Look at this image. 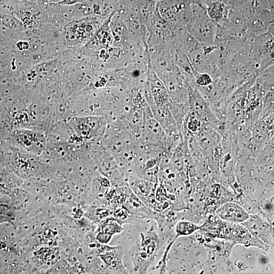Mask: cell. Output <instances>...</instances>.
Instances as JSON below:
<instances>
[{"mask_svg":"<svg viewBox=\"0 0 274 274\" xmlns=\"http://www.w3.org/2000/svg\"><path fill=\"white\" fill-rule=\"evenodd\" d=\"M164 85L173 101L188 104V83L179 73L156 74Z\"/></svg>","mask_w":274,"mask_h":274,"instance_id":"7a4b0ae2","label":"cell"},{"mask_svg":"<svg viewBox=\"0 0 274 274\" xmlns=\"http://www.w3.org/2000/svg\"><path fill=\"white\" fill-rule=\"evenodd\" d=\"M187 5H194L197 6L200 8L206 11L205 4H204L203 0H182Z\"/></svg>","mask_w":274,"mask_h":274,"instance_id":"4fadbf2b","label":"cell"},{"mask_svg":"<svg viewBox=\"0 0 274 274\" xmlns=\"http://www.w3.org/2000/svg\"><path fill=\"white\" fill-rule=\"evenodd\" d=\"M57 252L55 249L44 248L37 251L35 254L38 258L46 261L53 256H55Z\"/></svg>","mask_w":274,"mask_h":274,"instance_id":"30bf717a","label":"cell"},{"mask_svg":"<svg viewBox=\"0 0 274 274\" xmlns=\"http://www.w3.org/2000/svg\"><path fill=\"white\" fill-rule=\"evenodd\" d=\"M115 219H125L128 216L127 211L122 208L116 210L114 212Z\"/></svg>","mask_w":274,"mask_h":274,"instance_id":"5bb4252c","label":"cell"},{"mask_svg":"<svg viewBox=\"0 0 274 274\" xmlns=\"http://www.w3.org/2000/svg\"><path fill=\"white\" fill-rule=\"evenodd\" d=\"M123 230L121 224L116 219L109 218L101 223L99 231L108 233L112 235L120 233Z\"/></svg>","mask_w":274,"mask_h":274,"instance_id":"ba28073f","label":"cell"},{"mask_svg":"<svg viewBox=\"0 0 274 274\" xmlns=\"http://www.w3.org/2000/svg\"><path fill=\"white\" fill-rule=\"evenodd\" d=\"M64 2L66 4H73L78 2V0H65Z\"/></svg>","mask_w":274,"mask_h":274,"instance_id":"9a60e30c","label":"cell"},{"mask_svg":"<svg viewBox=\"0 0 274 274\" xmlns=\"http://www.w3.org/2000/svg\"><path fill=\"white\" fill-rule=\"evenodd\" d=\"M159 1V0H158Z\"/></svg>","mask_w":274,"mask_h":274,"instance_id":"2e32d148","label":"cell"},{"mask_svg":"<svg viewBox=\"0 0 274 274\" xmlns=\"http://www.w3.org/2000/svg\"><path fill=\"white\" fill-rule=\"evenodd\" d=\"M191 67L195 82L200 87H206L213 83L211 76L207 73H199L195 71L191 64Z\"/></svg>","mask_w":274,"mask_h":274,"instance_id":"9c48e42d","label":"cell"},{"mask_svg":"<svg viewBox=\"0 0 274 274\" xmlns=\"http://www.w3.org/2000/svg\"><path fill=\"white\" fill-rule=\"evenodd\" d=\"M226 6L221 1H210L206 3L205 5L206 12L211 20L216 23L220 21L225 12Z\"/></svg>","mask_w":274,"mask_h":274,"instance_id":"8992f818","label":"cell"},{"mask_svg":"<svg viewBox=\"0 0 274 274\" xmlns=\"http://www.w3.org/2000/svg\"><path fill=\"white\" fill-rule=\"evenodd\" d=\"M122 250L120 247H115L113 249L104 252L100 255L104 262L112 268L123 266L122 262Z\"/></svg>","mask_w":274,"mask_h":274,"instance_id":"52a82bcc","label":"cell"},{"mask_svg":"<svg viewBox=\"0 0 274 274\" xmlns=\"http://www.w3.org/2000/svg\"><path fill=\"white\" fill-rule=\"evenodd\" d=\"M113 235L102 231H99L96 236L97 241L102 244L109 243L112 238Z\"/></svg>","mask_w":274,"mask_h":274,"instance_id":"7c38bea8","label":"cell"},{"mask_svg":"<svg viewBox=\"0 0 274 274\" xmlns=\"http://www.w3.org/2000/svg\"><path fill=\"white\" fill-rule=\"evenodd\" d=\"M15 139L22 147L27 150H35L43 143V139L38 133L28 130L18 131L15 133Z\"/></svg>","mask_w":274,"mask_h":274,"instance_id":"5b68a950","label":"cell"},{"mask_svg":"<svg viewBox=\"0 0 274 274\" xmlns=\"http://www.w3.org/2000/svg\"><path fill=\"white\" fill-rule=\"evenodd\" d=\"M191 224L186 222H179L176 226V230L178 235H185L191 232Z\"/></svg>","mask_w":274,"mask_h":274,"instance_id":"8fae6325","label":"cell"},{"mask_svg":"<svg viewBox=\"0 0 274 274\" xmlns=\"http://www.w3.org/2000/svg\"><path fill=\"white\" fill-rule=\"evenodd\" d=\"M158 248L157 242L150 233L147 234L141 233L140 240L130 250L134 270L146 271L153 261Z\"/></svg>","mask_w":274,"mask_h":274,"instance_id":"6da1fadb","label":"cell"},{"mask_svg":"<svg viewBox=\"0 0 274 274\" xmlns=\"http://www.w3.org/2000/svg\"><path fill=\"white\" fill-rule=\"evenodd\" d=\"M96 118H74L71 120V124L79 134L86 139L96 135L98 124Z\"/></svg>","mask_w":274,"mask_h":274,"instance_id":"277c9868","label":"cell"},{"mask_svg":"<svg viewBox=\"0 0 274 274\" xmlns=\"http://www.w3.org/2000/svg\"><path fill=\"white\" fill-rule=\"evenodd\" d=\"M157 9L162 17L167 20L175 21L189 16L191 7L182 0H159Z\"/></svg>","mask_w":274,"mask_h":274,"instance_id":"3957f363","label":"cell"}]
</instances>
